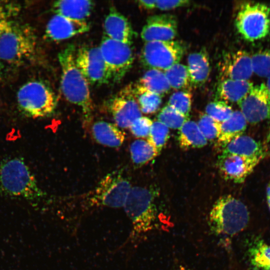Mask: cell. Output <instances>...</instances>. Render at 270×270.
Segmentation results:
<instances>
[{"label":"cell","mask_w":270,"mask_h":270,"mask_svg":"<svg viewBox=\"0 0 270 270\" xmlns=\"http://www.w3.org/2000/svg\"><path fill=\"white\" fill-rule=\"evenodd\" d=\"M2 62L0 61V75L1 74H2Z\"/></svg>","instance_id":"ee69618b"},{"label":"cell","mask_w":270,"mask_h":270,"mask_svg":"<svg viewBox=\"0 0 270 270\" xmlns=\"http://www.w3.org/2000/svg\"><path fill=\"white\" fill-rule=\"evenodd\" d=\"M138 4L144 8L152 10L156 8V0H140L138 1Z\"/></svg>","instance_id":"ab89813d"},{"label":"cell","mask_w":270,"mask_h":270,"mask_svg":"<svg viewBox=\"0 0 270 270\" xmlns=\"http://www.w3.org/2000/svg\"><path fill=\"white\" fill-rule=\"evenodd\" d=\"M137 84L161 96L171 88L164 72L156 69H148Z\"/></svg>","instance_id":"484cf974"},{"label":"cell","mask_w":270,"mask_h":270,"mask_svg":"<svg viewBox=\"0 0 270 270\" xmlns=\"http://www.w3.org/2000/svg\"><path fill=\"white\" fill-rule=\"evenodd\" d=\"M86 21L71 19L56 14L48 22L45 36L49 40L60 41L76 35L84 33L90 30Z\"/></svg>","instance_id":"e0dca14e"},{"label":"cell","mask_w":270,"mask_h":270,"mask_svg":"<svg viewBox=\"0 0 270 270\" xmlns=\"http://www.w3.org/2000/svg\"><path fill=\"white\" fill-rule=\"evenodd\" d=\"M0 194L33 203L44 196L24 159L17 156L0 161Z\"/></svg>","instance_id":"6da1fadb"},{"label":"cell","mask_w":270,"mask_h":270,"mask_svg":"<svg viewBox=\"0 0 270 270\" xmlns=\"http://www.w3.org/2000/svg\"><path fill=\"white\" fill-rule=\"evenodd\" d=\"M118 128L110 122L98 121L92 126V134L98 144L110 148H118L122 145L126 138L125 132Z\"/></svg>","instance_id":"7402d4cb"},{"label":"cell","mask_w":270,"mask_h":270,"mask_svg":"<svg viewBox=\"0 0 270 270\" xmlns=\"http://www.w3.org/2000/svg\"><path fill=\"white\" fill-rule=\"evenodd\" d=\"M248 80L226 79L220 80L216 92V100L227 102H238L242 99L253 87Z\"/></svg>","instance_id":"ffe728a7"},{"label":"cell","mask_w":270,"mask_h":270,"mask_svg":"<svg viewBox=\"0 0 270 270\" xmlns=\"http://www.w3.org/2000/svg\"><path fill=\"white\" fill-rule=\"evenodd\" d=\"M18 105L25 116L32 118L51 114L56 108V99L52 89L40 80H32L22 85L17 94Z\"/></svg>","instance_id":"8992f818"},{"label":"cell","mask_w":270,"mask_h":270,"mask_svg":"<svg viewBox=\"0 0 270 270\" xmlns=\"http://www.w3.org/2000/svg\"><path fill=\"white\" fill-rule=\"evenodd\" d=\"M190 3V1L186 0H156V8L160 10H167L188 6Z\"/></svg>","instance_id":"f35d334b"},{"label":"cell","mask_w":270,"mask_h":270,"mask_svg":"<svg viewBox=\"0 0 270 270\" xmlns=\"http://www.w3.org/2000/svg\"><path fill=\"white\" fill-rule=\"evenodd\" d=\"M76 48L70 44L58 54L61 67L60 88L67 100L80 107L86 121L90 120L93 106L88 83L78 68Z\"/></svg>","instance_id":"7a4b0ae2"},{"label":"cell","mask_w":270,"mask_h":270,"mask_svg":"<svg viewBox=\"0 0 270 270\" xmlns=\"http://www.w3.org/2000/svg\"><path fill=\"white\" fill-rule=\"evenodd\" d=\"M158 120L168 128L180 129L188 120L186 116L172 106L167 104L164 106L158 115Z\"/></svg>","instance_id":"4dcf8cb0"},{"label":"cell","mask_w":270,"mask_h":270,"mask_svg":"<svg viewBox=\"0 0 270 270\" xmlns=\"http://www.w3.org/2000/svg\"><path fill=\"white\" fill-rule=\"evenodd\" d=\"M36 40L27 24L12 21L0 36V60L19 64L32 58L36 50Z\"/></svg>","instance_id":"5b68a950"},{"label":"cell","mask_w":270,"mask_h":270,"mask_svg":"<svg viewBox=\"0 0 270 270\" xmlns=\"http://www.w3.org/2000/svg\"><path fill=\"white\" fill-rule=\"evenodd\" d=\"M16 8L13 4L0 2V36L12 21Z\"/></svg>","instance_id":"74e56055"},{"label":"cell","mask_w":270,"mask_h":270,"mask_svg":"<svg viewBox=\"0 0 270 270\" xmlns=\"http://www.w3.org/2000/svg\"><path fill=\"white\" fill-rule=\"evenodd\" d=\"M192 95L188 90H181L172 94L168 104L172 106L186 116L189 118L192 106Z\"/></svg>","instance_id":"d6a6232c"},{"label":"cell","mask_w":270,"mask_h":270,"mask_svg":"<svg viewBox=\"0 0 270 270\" xmlns=\"http://www.w3.org/2000/svg\"><path fill=\"white\" fill-rule=\"evenodd\" d=\"M134 86L136 99L141 112L150 114L156 112L162 104V96L137 84Z\"/></svg>","instance_id":"f1b7e54d"},{"label":"cell","mask_w":270,"mask_h":270,"mask_svg":"<svg viewBox=\"0 0 270 270\" xmlns=\"http://www.w3.org/2000/svg\"><path fill=\"white\" fill-rule=\"evenodd\" d=\"M130 154L133 163L138 166L146 164L158 154L155 148L144 140H137L132 143Z\"/></svg>","instance_id":"83f0119b"},{"label":"cell","mask_w":270,"mask_h":270,"mask_svg":"<svg viewBox=\"0 0 270 270\" xmlns=\"http://www.w3.org/2000/svg\"><path fill=\"white\" fill-rule=\"evenodd\" d=\"M266 198H267L268 205L270 209V181L268 184V186L266 188Z\"/></svg>","instance_id":"b9f144b4"},{"label":"cell","mask_w":270,"mask_h":270,"mask_svg":"<svg viewBox=\"0 0 270 270\" xmlns=\"http://www.w3.org/2000/svg\"><path fill=\"white\" fill-rule=\"evenodd\" d=\"M94 6L91 0H58L52 5L56 14L82 21L90 16Z\"/></svg>","instance_id":"603a6c76"},{"label":"cell","mask_w":270,"mask_h":270,"mask_svg":"<svg viewBox=\"0 0 270 270\" xmlns=\"http://www.w3.org/2000/svg\"><path fill=\"white\" fill-rule=\"evenodd\" d=\"M164 74L171 88L174 90H188L190 85L187 66L176 64L164 70Z\"/></svg>","instance_id":"f546056e"},{"label":"cell","mask_w":270,"mask_h":270,"mask_svg":"<svg viewBox=\"0 0 270 270\" xmlns=\"http://www.w3.org/2000/svg\"><path fill=\"white\" fill-rule=\"evenodd\" d=\"M220 80H248L253 71L251 56L245 50L224 52L218 64Z\"/></svg>","instance_id":"5bb4252c"},{"label":"cell","mask_w":270,"mask_h":270,"mask_svg":"<svg viewBox=\"0 0 270 270\" xmlns=\"http://www.w3.org/2000/svg\"><path fill=\"white\" fill-rule=\"evenodd\" d=\"M153 122L146 116H140L132 123L130 129L135 136L146 138L148 136Z\"/></svg>","instance_id":"8d00e7d4"},{"label":"cell","mask_w":270,"mask_h":270,"mask_svg":"<svg viewBox=\"0 0 270 270\" xmlns=\"http://www.w3.org/2000/svg\"><path fill=\"white\" fill-rule=\"evenodd\" d=\"M179 270H190L184 268H180Z\"/></svg>","instance_id":"f6af8a7d"},{"label":"cell","mask_w":270,"mask_h":270,"mask_svg":"<svg viewBox=\"0 0 270 270\" xmlns=\"http://www.w3.org/2000/svg\"><path fill=\"white\" fill-rule=\"evenodd\" d=\"M237 104L247 122L256 124L270 118V94L264 83L254 86Z\"/></svg>","instance_id":"4fadbf2b"},{"label":"cell","mask_w":270,"mask_h":270,"mask_svg":"<svg viewBox=\"0 0 270 270\" xmlns=\"http://www.w3.org/2000/svg\"><path fill=\"white\" fill-rule=\"evenodd\" d=\"M264 145L266 148V154H268L270 150V128L266 137V142L264 144Z\"/></svg>","instance_id":"60d3db41"},{"label":"cell","mask_w":270,"mask_h":270,"mask_svg":"<svg viewBox=\"0 0 270 270\" xmlns=\"http://www.w3.org/2000/svg\"><path fill=\"white\" fill-rule=\"evenodd\" d=\"M132 188L121 171L112 172L105 176L88 196L87 204L91 207H122Z\"/></svg>","instance_id":"ba28073f"},{"label":"cell","mask_w":270,"mask_h":270,"mask_svg":"<svg viewBox=\"0 0 270 270\" xmlns=\"http://www.w3.org/2000/svg\"><path fill=\"white\" fill-rule=\"evenodd\" d=\"M197 124L207 141H211L218 138L220 130V122L214 120L206 114H204L200 117Z\"/></svg>","instance_id":"d590c367"},{"label":"cell","mask_w":270,"mask_h":270,"mask_svg":"<svg viewBox=\"0 0 270 270\" xmlns=\"http://www.w3.org/2000/svg\"><path fill=\"white\" fill-rule=\"evenodd\" d=\"M253 72L260 77L270 76V50H260L251 56Z\"/></svg>","instance_id":"836d02e7"},{"label":"cell","mask_w":270,"mask_h":270,"mask_svg":"<svg viewBox=\"0 0 270 270\" xmlns=\"http://www.w3.org/2000/svg\"><path fill=\"white\" fill-rule=\"evenodd\" d=\"M258 163L238 156L222 154L218 158L217 165L224 179L242 183Z\"/></svg>","instance_id":"2e32d148"},{"label":"cell","mask_w":270,"mask_h":270,"mask_svg":"<svg viewBox=\"0 0 270 270\" xmlns=\"http://www.w3.org/2000/svg\"><path fill=\"white\" fill-rule=\"evenodd\" d=\"M222 154H234L259 162L267 154L264 144L244 134L226 144Z\"/></svg>","instance_id":"d6986e66"},{"label":"cell","mask_w":270,"mask_h":270,"mask_svg":"<svg viewBox=\"0 0 270 270\" xmlns=\"http://www.w3.org/2000/svg\"><path fill=\"white\" fill-rule=\"evenodd\" d=\"M268 92L270 94V76L268 78L266 84Z\"/></svg>","instance_id":"7bdbcfd3"},{"label":"cell","mask_w":270,"mask_h":270,"mask_svg":"<svg viewBox=\"0 0 270 270\" xmlns=\"http://www.w3.org/2000/svg\"><path fill=\"white\" fill-rule=\"evenodd\" d=\"M236 29L242 38L254 42L270 32V6L260 2H248L240 6L236 16Z\"/></svg>","instance_id":"52a82bcc"},{"label":"cell","mask_w":270,"mask_h":270,"mask_svg":"<svg viewBox=\"0 0 270 270\" xmlns=\"http://www.w3.org/2000/svg\"><path fill=\"white\" fill-rule=\"evenodd\" d=\"M178 33V21L170 14H160L148 17L142 32L145 42L172 40Z\"/></svg>","instance_id":"9a60e30c"},{"label":"cell","mask_w":270,"mask_h":270,"mask_svg":"<svg viewBox=\"0 0 270 270\" xmlns=\"http://www.w3.org/2000/svg\"><path fill=\"white\" fill-rule=\"evenodd\" d=\"M247 123L240 110L234 111L229 118L220 123L217 138L218 144L224 148L231 141L243 135Z\"/></svg>","instance_id":"cb8c5ba5"},{"label":"cell","mask_w":270,"mask_h":270,"mask_svg":"<svg viewBox=\"0 0 270 270\" xmlns=\"http://www.w3.org/2000/svg\"><path fill=\"white\" fill-rule=\"evenodd\" d=\"M186 48L176 40L146 42L142 50L140 60L148 69L165 70L179 63Z\"/></svg>","instance_id":"9c48e42d"},{"label":"cell","mask_w":270,"mask_h":270,"mask_svg":"<svg viewBox=\"0 0 270 270\" xmlns=\"http://www.w3.org/2000/svg\"><path fill=\"white\" fill-rule=\"evenodd\" d=\"M248 260L252 270H270V245L256 240L248 250Z\"/></svg>","instance_id":"4316f807"},{"label":"cell","mask_w":270,"mask_h":270,"mask_svg":"<svg viewBox=\"0 0 270 270\" xmlns=\"http://www.w3.org/2000/svg\"><path fill=\"white\" fill-rule=\"evenodd\" d=\"M105 36L131 46L135 32L126 18L112 7L104 22Z\"/></svg>","instance_id":"ac0fdd59"},{"label":"cell","mask_w":270,"mask_h":270,"mask_svg":"<svg viewBox=\"0 0 270 270\" xmlns=\"http://www.w3.org/2000/svg\"><path fill=\"white\" fill-rule=\"evenodd\" d=\"M110 110L119 128H130L134 120L142 116L132 84L125 86L112 98Z\"/></svg>","instance_id":"7c38bea8"},{"label":"cell","mask_w":270,"mask_h":270,"mask_svg":"<svg viewBox=\"0 0 270 270\" xmlns=\"http://www.w3.org/2000/svg\"><path fill=\"white\" fill-rule=\"evenodd\" d=\"M233 112L227 102L221 100L212 102L206 108V114L220 123L229 118Z\"/></svg>","instance_id":"e575fe53"},{"label":"cell","mask_w":270,"mask_h":270,"mask_svg":"<svg viewBox=\"0 0 270 270\" xmlns=\"http://www.w3.org/2000/svg\"><path fill=\"white\" fill-rule=\"evenodd\" d=\"M76 64L88 84L96 86L106 84L110 74L99 47L83 46L76 52Z\"/></svg>","instance_id":"8fae6325"},{"label":"cell","mask_w":270,"mask_h":270,"mask_svg":"<svg viewBox=\"0 0 270 270\" xmlns=\"http://www.w3.org/2000/svg\"><path fill=\"white\" fill-rule=\"evenodd\" d=\"M178 140L184 150L200 148L207 144V140L201 132L197 123L187 120L179 129Z\"/></svg>","instance_id":"d4e9b609"},{"label":"cell","mask_w":270,"mask_h":270,"mask_svg":"<svg viewBox=\"0 0 270 270\" xmlns=\"http://www.w3.org/2000/svg\"><path fill=\"white\" fill-rule=\"evenodd\" d=\"M168 137L169 128L157 120L153 122L147 140L159 154L166 143Z\"/></svg>","instance_id":"1f68e13d"},{"label":"cell","mask_w":270,"mask_h":270,"mask_svg":"<svg viewBox=\"0 0 270 270\" xmlns=\"http://www.w3.org/2000/svg\"><path fill=\"white\" fill-rule=\"evenodd\" d=\"M246 206L231 195L219 198L210 211L208 224L214 235L232 237L242 231L249 221Z\"/></svg>","instance_id":"277c9868"},{"label":"cell","mask_w":270,"mask_h":270,"mask_svg":"<svg viewBox=\"0 0 270 270\" xmlns=\"http://www.w3.org/2000/svg\"><path fill=\"white\" fill-rule=\"evenodd\" d=\"M99 48L111 80L114 82H120L130 69L134 62L131 46L104 36Z\"/></svg>","instance_id":"30bf717a"},{"label":"cell","mask_w":270,"mask_h":270,"mask_svg":"<svg viewBox=\"0 0 270 270\" xmlns=\"http://www.w3.org/2000/svg\"><path fill=\"white\" fill-rule=\"evenodd\" d=\"M187 68L190 85L194 87L200 86L206 82L210 67L208 54L205 48L188 55Z\"/></svg>","instance_id":"44dd1931"},{"label":"cell","mask_w":270,"mask_h":270,"mask_svg":"<svg viewBox=\"0 0 270 270\" xmlns=\"http://www.w3.org/2000/svg\"><path fill=\"white\" fill-rule=\"evenodd\" d=\"M156 196L157 192L152 188H132L124 206L132 222V237L142 236L158 228Z\"/></svg>","instance_id":"3957f363"}]
</instances>
